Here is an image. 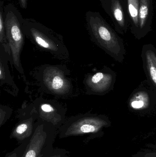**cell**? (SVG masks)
Masks as SVG:
<instances>
[{
  "mask_svg": "<svg viewBox=\"0 0 156 157\" xmlns=\"http://www.w3.org/2000/svg\"><path fill=\"white\" fill-rule=\"evenodd\" d=\"M20 7L23 9H26L27 7V0H18Z\"/></svg>",
  "mask_w": 156,
  "mask_h": 157,
  "instance_id": "obj_20",
  "label": "cell"
},
{
  "mask_svg": "<svg viewBox=\"0 0 156 157\" xmlns=\"http://www.w3.org/2000/svg\"><path fill=\"white\" fill-rule=\"evenodd\" d=\"M29 139L30 138L20 144L19 146L15 148L12 152L7 153L4 157H21Z\"/></svg>",
  "mask_w": 156,
  "mask_h": 157,
  "instance_id": "obj_18",
  "label": "cell"
},
{
  "mask_svg": "<svg viewBox=\"0 0 156 157\" xmlns=\"http://www.w3.org/2000/svg\"><path fill=\"white\" fill-rule=\"evenodd\" d=\"M18 118L20 121L12 130L10 138L16 139L20 144L31 138L33 135L38 117L31 108L29 110L20 112Z\"/></svg>",
  "mask_w": 156,
  "mask_h": 157,
  "instance_id": "obj_8",
  "label": "cell"
},
{
  "mask_svg": "<svg viewBox=\"0 0 156 157\" xmlns=\"http://www.w3.org/2000/svg\"><path fill=\"white\" fill-rule=\"evenodd\" d=\"M23 31L38 48L49 52L57 59L67 60L69 52L63 36L33 18H24Z\"/></svg>",
  "mask_w": 156,
  "mask_h": 157,
  "instance_id": "obj_1",
  "label": "cell"
},
{
  "mask_svg": "<svg viewBox=\"0 0 156 157\" xmlns=\"http://www.w3.org/2000/svg\"><path fill=\"white\" fill-rule=\"evenodd\" d=\"M31 106L38 119L51 124L58 130L67 119V108L56 101L40 97L34 101Z\"/></svg>",
  "mask_w": 156,
  "mask_h": 157,
  "instance_id": "obj_7",
  "label": "cell"
},
{
  "mask_svg": "<svg viewBox=\"0 0 156 157\" xmlns=\"http://www.w3.org/2000/svg\"><path fill=\"white\" fill-rule=\"evenodd\" d=\"M112 82L111 74L99 72L89 75L84 79V84L87 94L102 93L108 90Z\"/></svg>",
  "mask_w": 156,
  "mask_h": 157,
  "instance_id": "obj_11",
  "label": "cell"
},
{
  "mask_svg": "<svg viewBox=\"0 0 156 157\" xmlns=\"http://www.w3.org/2000/svg\"><path fill=\"white\" fill-rule=\"evenodd\" d=\"M70 152L65 149L56 147L53 152L46 157H69Z\"/></svg>",
  "mask_w": 156,
  "mask_h": 157,
  "instance_id": "obj_19",
  "label": "cell"
},
{
  "mask_svg": "<svg viewBox=\"0 0 156 157\" xmlns=\"http://www.w3.org/2000/svg\"><path fill=\"white\" fill-rule=\"evenodd\" d=\"M34 76L41 88L48 94L67 98L75 93L70 71L63 65H42L35 71Z\"/></svg>",
  "mask_w": 156,
  "mask_h": 157,
  "instance_id": "obj_2",
  "label": "cell"
},
{
  "mask_svg": "<svg viewBox=\"0 0 156 157\" xmlns=\"http://www.w3.org/2000/svg\"><path fill=\"white\" fill-rule=\"evenodd\" d=\"M4 17L5 36L11 49L12 64L25 78L21 61V53L24 43L25 35L23 31L24 18L16 6L12 3L7 4L4 7Z\"/></svg>",
  "mask_w": 156,
  "mask_h": 157,
  "instance_id": "obj_3",
  "label": "cell"
},
{
  "mask_svg": "<svg viewBox=\"0 0 156 157\" xmlns=\"http://www.w3.org/2000/svg\"><path fill=\"white\" fill-rule=\"evenodd\" d=\"M4 1H0V46L2 47L10 59L12 64V55L9 43L5 36V26L4 17Z\"/></svg>",
  "mask_w": 156,
  "mask_h": 157,
  "instance_id": "obj_13",
  "label": "cell"
},
{
  "mask_svg": "<svg viewBox=\"0 0 156 157\" xmlns=\"http://www.w3.org/2000/svg\"><path fill=\"white\" fill-rule=\"evenodd\" d=\"M153 0H140L139 28L143 29L151 24L153 18Z\"/></svg>",
  "mask_w": 156,
  "mask_h": 157,
  "instance_id": "obj_12",
  "label": "cell"
},
{
  "mask_svg": "<svg viewBox=\"0 0 156 157\" xmlns=\"http://www.w3.org/2000/svg\"><path fill=\"white\" fill-rule=\"evenodd\" d=\"M140 0H127L126 7L129 19L132 25L139 28V11Z\"/></svg>",
  "mask_w": 156,
  "mask_h": 157,
  "instance_id": "obj_14",
  "label": "cell"
},
{
  "mask_svg": "<svg viewBox=\"0 0 156 157\" xmlns=\"http://www.w3.org/2000/svg\"><path fill=\"white\" fill-rule=\"evenodd\" d=\"M58 134L53 124L38 119L34 133L21 157H46L54 149L53 144Z\"/></svg>",
  "mask_w": 156,
  "mask_h": 157,
  "instance_id": "obj_4",
  "label": "cell"
},
{
  "mask_svg": "<svg viewBox=\"0 0 156 157\" xmlns=\"http://www.w3.org/2000/svg\"><path fill=\"white\" fill-rule=\"evenodd\" d=\"M86 20L93 40L112 54L120 53L121 47L117 35L99 12L88 11Z\"/></svg>",
  "mask_w": 156,
  "mask_h": 157,
  "instance_id": "obj_5",
  "label": "cell"
},
{
  "mask_svg": "<svg viewBox=\"0 0 156 157\" xmlns=\"http://www.w3.org/2000/svg\"><path fill=\"white\" fill-rule=\"evenodd\" d=\"M10 59L2 47L0 46V85L13 96H17L19 89L11 75L8 66Z\"/></svg>",
  "mask_w": 156,
  "mask_h": 157,
  "instance_id": "obj_10",
  "label": "cell"
},
{
  "mask_svg": "<svg viewBox=\"0 0 156 157\" xmlns=\"http://www.w3.org/2000/svg\"><path fill=\"white\" fill-rule=\"evenodd\" d=\"M13 110L8 106L0 105V127H2L9 120L12 115Z\"/></svg>",
  "mask_w": 156,
  "mask_h": 157,
  "instance_id": "obj_17",
  "label": "cell"
},
{
  "mask_svg": "<svg viewBox=\"0 0 156 157\" xmlns=\"http://www.w3.org/2000/svg\"><path fill=\"white\" fill-rule=\"evenodd\" d=\"M149 98L145 92H140L135 95L131 100V106L136 109H143L148 106Z\"/></svg>",
  "mask_w": 156,
  "mask_h": 157,
  "instance_id": "obj_16",
  "label": "cell"
},
{
  "mask_svg": "<svg viewBox=\"0 0 156 157\" xmlns=\"http://www.w3.org/2000/svg\"><path fill=\"white\" fill-rule=\"evenodd\" d=\"M108 125L102 117L85 113L67 118L58 130L60 139L86 134H96Z\"/></svg>",
  "mask_w": 156,
  "mask_h": 157,
  "instance_id": "obj_6",
  "label": "cell"
},
{
  "mask_svg": "<svg viewBox=\"0 0 156 157\" xmlns=\"http://www.w3.org/2000/svg\"><path fill=\"white\" fill-rule=\"evenodd\" d=\"M146 59L149 75L156 86V55L153 52L147 51L146 52Z\"/></svg>",
  "mask_w": 156,
  "mask_h": 157,
  "instance_id": "obj_15",
  "label": "cell"
},
{
  "mask_svg": "<svg viewBox=\"0 0 156 157\" xmlns=\"http://www.w3.org/2000/svg\"><path fill=\"white\" fill-rule=\"evenodd\" d=\"M103 8L111 18L121 28L125 29L127 25L128 15L123 0H100Z\"/></svg>",
  "mask_w": 156,
  "mask_h": 157,
  "instance_id": "obj_9",
  "label": "cell"
}]
</instances>
